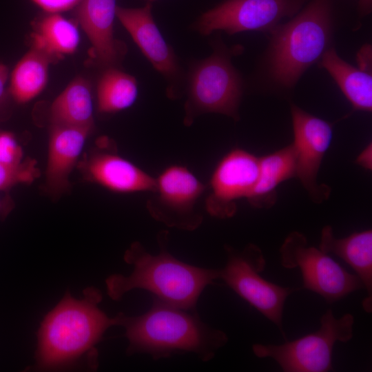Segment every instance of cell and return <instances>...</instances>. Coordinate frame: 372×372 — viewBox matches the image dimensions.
<instances>
[{
    "label": "cell",
    "mask_w": 372,
    "mask_h": 372,
    "mask_svg": "<svg viewBox=\"0 0 372 372\" xmlns=\"http://www.w3.org/2000/svg\"><path fill=\"white\" fill-rule=\"evenodd\" d=\"M340 23L333 0H309L278 25L261 55L256 79L265 90L285 93L333 47Z\"/></svg>",
    "instance_id": "obj_1"
},
{
    "label": "cell",
    "mask_w": 372,
    "mask_h": 372,
    "mask_svg": "<svg viewBox=\"0 0 372 372\" xmlns=\"http://www.w3.org/2000/svg\"><path fill=\"white\" fill-rule=\"evenodd\" d=\"M116 325L125 328L127 353H145L154 360L193 353L203 362L214 358L228 342L225 332L205 323L196 311L185 310L154 298L145 313H118Z\"/></svg>",
    "instance_id": "obj_2"
},
{
    "label": "cell",
    "mask_w": 372,
    "mask_h": 372,
    "mask_svg": "<svg viewBox=\"0 0 372 372\" xmlns=\"http://www.w3.org/2000/svg\"><path fill=\"white\" fill-rule=\"evenodd\" d=\"M124 260L133 267L128 276L114 274L106 280L107 294L118 300L135 289H145L154 298L188 311H196L205 289L220 279L219 269H207L185 263L172 256L165 246L152 254L139 242L131 245Z\"/></svg>",
    "instance_id": "obj_3"
},
{
    "label": "cell",
    "mask_w": 372,
    "mask_h": 372,
    "mask_svg": "<svg viewBox=\"0 0 372 372\" xmlns=\"http://www.w3.org/2000/svg\"><path fill=\"white\" fill-rule=\"evenodd\" d=\"M83 298L67 293L45 318L39 331L37 369H54L68 366L92 351L105 331L116 325L98 304L102 300L96 288H87Z\"/></svg>",
    "instance_id": "obj_4"
},
{
    "label": "cell",
    "mask_w": 372,
    "mask_h": 372,
    "mask_svg": "<svg viewBox=\"0 0 372 372\" xmlns=\"http://www.w3.org/2000/svg\"><path fill=\"white\" fill-rule=\"evenodd\" d=\"M213 51L208 56L190 63L186 72L184 92L185 125L207 113L227 116L238 121L245 83L232 63L241 53V45L227 46L219 38L211 42Z\"/></svg>",
    "instance_id": "obj_5"
},
{
    "label": "cell",
    "mask_w": 372,
    "mask_h": 372,
    "mask_svg": "<svg viewBox=\"0 0 372 372\" xmlns=\"http://www.w3.org/2000/svg\"><path fill=\"white\" fill-rule=\"evenodd\" d=\"M353 324L351 313L338 318L329 309L322 316L316 331L281 344L256 343L252 351L258 358L273 359L285 372H327L333 369L335 344L351 340Z\"/></svg>",
    "instance_id": "obj_6"
},
{
    "label": "cell",
    "mask_w": 372,
    "mask_h": 372,
    "mask_svg": "<svg viewBox=\"0 0 372 372\" xmlns=\"http://www.w3.org/2000/svg\"><path fill=\"white\" fill-rule=\"evenodd\" d=\"M227 261L220 270V279L240 298L272 322L285 338L282 328L284 306L288 296L301 288L278 285L260 273L266 261L261 249L249 243L242 250L225 245Z\"/></svg>",
    "instance_id": "obj_7"
},
{
    "label": "cell",
    "mask_w": 372,
    "mask_h": 372,
    "mask_svg": "<svg viewBox=\"0 0 372 372\" xmlns=\"http://www.w3.org/2000/svg\"><path fill=\"white\" fill-rule=\"evenodd\" d=\"M280 262L287 269L298 267L302 288L332 304L364 288L356 274L347 271L319 248L309 245L306 236L296 231L285 238L280 248Z\"/></svg>",
    "instance_id": "obj_8"
},
{
    "label": "cell",
    "mask_w": 372,
    "mask_h": 372,
    "mask_svg": "<svg viewBox=\"0 0 372 372\" xmlns=\"http://www.w3.org/2000/svg\"><path fill=\"white\" fill-rule=\"evenodd\" d=\"M309 0H225L203 13L193 29L203 36L216 31L229 35L257 31L270 34L293 17Z\"/></svg>",
    "instance_id": "obj_9"
},
{
    "label": "cell",
    "mask_w": 372,
    "mask_h": 372,
    "mask_svg": "<svg viewBox=\"0 0 372 372\" xmlns=\"http://www.w3.org/2000/svg\"><path fill=\"white\" fill-rule=\"evenodd\" d=\"M156 179L154 196L148 201L152 216L170 227L192 231L200 226L202 215L196 205L205 186L187 167L172 165Z\"/></svg>",
    "instance_id": "obj_10"
},
{
    "label": "cell",
    "mask_w": 372,
    "mask_h": 372,
    "mask_svg": "<svg viewBox=\"0 0 372 372\" xmlns=\"http://www.w3.org/2000/svg\"><path fill=\"white\" fill-rule=\"evenodd\" d=\"M116 16L143 54L166 81L170 99L182 96L186 72L173 48L161 34L152 14V3L141 8L116 6Z\"/></svg>",
    "instance_id": "obj_11"
},
{
    "label": "cell",
    "mask_w": 372,
    "mask_h": 372,
    "mask_svg": "<svg viewBox=\"0 0 372 372\" xmlns=\"http://www.w3.org/2000/svg\"><path fill=\"white\" fill-rule=\"evenodd\" d=\"M293 133L291 143L296 158V177L317 203L327 200L331 189L318 183V175L323 158L333 136V125L316 116L295 104L291 105Z\"/></svg>",
    "instance_id": "obj_12"
},
{
    "label": "cell",
    "mask_w": 372,
    "mask_h": 372,
    "mask_svg": "<svg viewBox=\"0 0 372 372\" xmlns=\"http://www.w3.org/2000/svg\"><path fill=\"white\" fill-rule=\"evenodd\" d=\"M259 157L240 148L227 152L218 163L210 179L207 211L218 218L236 212V202L247 198L258 178Z\"/></svg>",
    "instance_id": "obj_13"
},
{
    "label": "cell",
    "mask_w": 372,
    "mask_h": 372,
    "mask_svg": "<svg viewBox=\"0 0 372 372\" xmlns=\"http://www.w3.org/2000/svg\"><path fill=\"white\" fill-rule=\"evenodd\" d=\"M116 0H81L74 8L77 23L86 34L90 56L96 65L116 68L126 53L125 43L115 39Z\"/></svg>",
    "instance_id": "obj_14"
},
{
    "label": "cell",
    "mask_w": 372,
    "mask_h": 372,
    "mask_svg": "<svg viewBox=\"0 0 372 372\" xmlns=\"http://www.w3.org/2000/svg\"><path fill=\"white\" fill-rule=\"evenodd\" d=\"M85 178L118 193L153 192L156 179L133 163L116 154L100 152L81 163Z\"/></svg>",
    "instance_id": "obj_15"
},
{
    "label": "cell",
    "mask_w": 372,
    "mask_h": 372,
    "mask_svg": "<svg viewBox=\"0 0 372 372\" xmlns=\"http://www.w3.org/2000/svg\"><path fill=\"white\" fill-rule=\"evenodd\" d=\"M92 131L87 127L51 124L45 170L50 192L59 194L68 188L70 174Z\"/></svg>",
    "instance_id": "obj_16"
},
{
    "label": "cell",
    "mask_w": 372,
    "mask_h": 372,
    "mask_svg": "<svg viewBox=\"0 0 372 372\" xmlns=\"http://www.w3.org/2000/svg\"><path fill=\"white\" fill-rule=\"evenodd\" d=\"M319 249L333 254L345 261L361 280L367 296L362 301L364 310L372 311V231L352 233L344 238H335L331 226L326 225L321 232Z\"/></svg>",
    "instance_id": "obj_17"
},
{
    "label": "cell",
    "mask_w": 372,
    "mask_h": 372,
    "mask_svg": "<svg viewBox=\"0 0 372 372\" xmlns=\"http://www.w3.org/2000/svg\"><path fill=\"white\" fill-rule=\"evenodd\" d=\"M318 63L333 79L354 110L371 112V71L345 61L338 55L334 46L325 52Z\"/></svg>",
    "instance_id": "obj_18"
},
{
    "label": "cell",
    "mask_w": 372,
    "mask_h": 372,
    "mask_svg": "<svg viewBox=\"0 0 372 372\" xmlns=\"http://www.w3.org/2000/svg\"><path fill=\"white\" fill-rule=\"evenodd\" d=\"M31 34L32 48L52 62L74 53L80 43L76 24L61 14L46 13L37 19Z\"/></svg>",
    "instance_id": "obj_19"
},
{
    "label": "cell",
    "mask_w": 372,
    "mask_h": 372,
    "mask_svg": "<svg viewBox=\"0 0 372 372\" xmlns=\"http://www.w3.org/2000/svg\"><path fill=\"white\" fill-rule=\"evenodd\" d=\"M296 176V158L291 144L259 157L256 184L247 198L257 208H269L276 200V189L282 182Z\"/></svg>",
    "instance_id": "obj_20"
},
{
    "label": "cell",
    "mask_w": 372,
    "mask_h": 372,
    "mask_svg": "<svg viewBox=\"0 0 372 372\" xmlns=\"http://www.w3.org/2000/svg\"><path fill=\"white\" fill-rule=\"evenodd\" d=\"M51 124L93 130V101L90 82L77 76L54 99L50 107Z\"/></svg>",
    "instance_id": "obj_21"
},
{
    "label": "cell",
    "mask_w": 372,
    "mask_h": 372,
    "mask_svg": "<svg viewBox=\"0 0 372 372\" xmlns=\"http://www.w3.org/2000/svg\"><path fill=\"white\" fill-rule=\"evenodd\" d=\"M51 60L31 48L17 63L10 75L9 92L19 104L26 103L45 89Z\"/></svg>",
    "instance_id": "obj_22"
},
{
    "label": "cell",
    "mask_w": 372,
    "mask_h": 372,
    "mask_svg": "<svg viewBox=\"0 0 372 372\" xmlns=\"http://www.w3.org/2000/svg\"><path fill=\"white\" fill-rule=\"evenodd\" d=\"M138 96L135 77L117 68L103 70L96 86L97 108L103 114H113L131 107Z\"/></svg>",
    "instance_id": "obj_23"
},
{
    "label": "cell",
    "mask_w": 372,
    "mask_h": 372,
    "mask_svg": "<svg viewBox=\"0 0 372 372\" xmlns=\"http://www.w3.org/2000/svg\"><path fill=\"white\" fill-rule=\"evenodd\" d=\"M35 161H23L17 165L0 163V190H5L20 183H31L39 176Z\"/></svg>",
    "instance_id": "obj_24"
},
{
    "label": "cell",
    "mask_w": 372,
    "mask_h": 372,
    "mask_svg": "<svg viewBox=\"0 0 372 372\" xmlns=\"http://www.w3.org/2000/svg\"><path fill=\"white\" fill-rule=\"evenodd\" d=\"M23 156L22 148L14 136L9 132L0 130V163L17 165L23 161Z\"/></svg>",
    "instance_id": "obj_25"
},
{
    "label": "cell",
    "mask_w": 372,
    "mask_h": 372,
    "mask_svg": "<svg viewBox=\"0 0 372 372\" xmlns=\"http://www.w3.org/2000/svg\"><path fill=\"white\" fill-rule=\"evenodd\" d=\"M46 13H61L74 9L81 0H31Z\"/></svg>",
    "instance_id": "obj_26"
},
{
    "label": "cell",
    "mask_w": 372,
    "mask_h": 372,
    "mask_svg": "<svg viewBox=\"0 0 372 372\" xmlns=\"http://www.w3.org/2000/svg\"><path fill=\"white\" fill-rule=\"evenodd\" d=\"M371 45L366 44L363 45L357 54V62L358 63V68L371 71Z\"/></svg>",
    "instance_id": "obj_27"
},
{
    "label": "cell",
    "mask_w": 372,
    "mask_h": 372,
    "mask_svg": "<svg viewBox=\"0 0 372 372\" xmlns=\"http://www.w3.org/2000/svg\"><path fill=\"white\" fill-rule=\"evenodd\" d=\"M356 163L367 170L372 169V145L369 143L358 154Z\"/></svg>",
    "instance_id": "obj_28"
},
{
    "label": "cell",
    "mask_w": 372,
    "mask_h": 372,
    "mask_svg": "<svg viewBox=\"0 0 372 372\" xmlns=\"http://www.w3.org/2000/svg\"><path fill=\"white\" fill-rule=\"evenodd\" d=\"M8 79V68L5 65L0 63V102L4 98L6 94V85Z\"/></svg>",
    "instance_id": "obj_29"
},
{
    "label": "cell",
    "mask_w": 372,
    "mask_h": 372,
    "mask_svg": "<svg viewBox=\"0 0 372 372\" xmlns=\"http://www.w3.org/2000/svg\"><path fill=\"white\" fill-rule=\"evenodd\" d=\"M372 10V0H358V12L360 17L369 15Z\"/></svg>",
    "instance_id": "obj_30"
},
{
    "label": "cell",
    "mask_w": 372,
    "mask_h": 372,
    "mask_svg": "<svg viewBox=\"0 0 372 372\" xmlns=\"http://www.w3.org/2000/svg\"><path fill=\"white\" fill-rule=\"evenodd\" d=\"M156 0H146L147 2L152 3L153 2L156 1Z\"/></svg>",
    "instance_id": "obj_31"
}]
</instances>
